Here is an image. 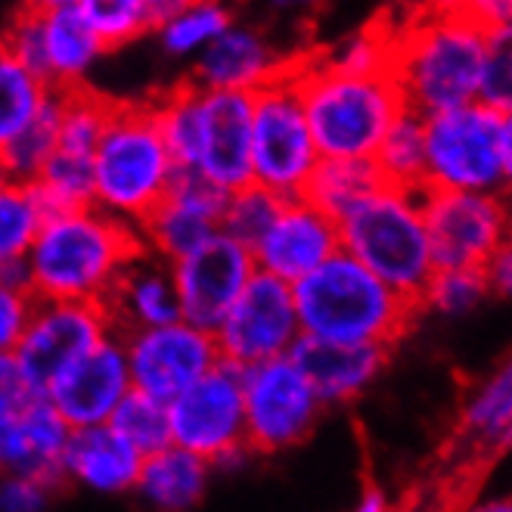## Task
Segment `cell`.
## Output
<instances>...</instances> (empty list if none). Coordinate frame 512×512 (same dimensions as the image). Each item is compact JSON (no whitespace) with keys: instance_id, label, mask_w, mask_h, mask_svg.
Listing matches in <instances>:
<instances>
[{"instance_id":"obj_1","label":"cell","mask_w":512,"mask_h":512,"mask_svg":"<svg viewBox=\"0 0 512 512\" xmlns=\"http://www.w3.org/2000/svg\"><path fill=\"white\" fill-rule=\"evenodd\" d=\"M301 336L333 345L395 348L419 317V305L382 283L348 252H333L292 283Z\"/></svg>"},{"instance_id":"obj_2","label":"cell","mask_w":512,"mask_h":512,"mask_svg":"<svg viewBox=\"0 0 512 512\" xmlns=\"http://www.w3.org/2000/svg\"><path fill=\"white\" fill-rule=\"evenodd\" d=\"M143 249L137 227L97 205L47 212L25 252L35 298L97 301L109 295L122 267Z\"/></svg>"},{"instance_id":"obj_3","label":"cell","mask_w":512,"mask_h":512,"mask_svg":"<svg viewBox=\"0 0 512 512\" xmlns=\"http://www.w3.org/2000/svg\"><path fill=\"white\" fill-rule=\"evenodd\" d=\"M292 75L320 159H373L388 125L407 109L395 72H348L295 59Z\"/></svg>"},{"instance_id":"obj_4","label":"cell","mask_w":512,"mask_h":512,"mask_svg":"<svg viewBox=\"0 0 512 512\" xmlns=\"http://www.w3.org/2000/svg\"><path fill=\"white\" fill-rule=\"evenodd\" d=\"M485 41L488 28L469 13H413L404 28H395L391 59L404 103L429 115L475 100Z\"/></svg>"},{"instance_id":"obj_5","label":"cell","mask_w":512,"mask_h":512,"mask_svg":"<svg viewBox=\"0 0 512 512\" xmlns=\"http://www.w3.org/2000/svg\"><path fill=\"white\" fill-rule=\"evenodd\" d=\"M177 165L159 131L153 103H112L94 149L90 205L137 227L168 193Z\"/></svg>"},{"instance_id":"obj_6","label":"cell","mask_w":512,"mask_h":512,"mask_svg":"<svg viewBox=\"0 0 512 512\" xmlns=\"http://www.w3.org/2000/svg\"><path fill=\"white\" fill-rule=\"evenodd\" d=\"M339 249L419 305L435 274L419 190L379 184L339 218Z\"/></svg>"},{"instance_id":"obj_7","label":"cell","mask_w":512,"mask_h":512,"mask_svg":"<svg viewBox=\"0 0 512 512\" xmlns=\"http://www.w3.org/2000/svg\"><path fill=\"white\" fill-rule=\"evenodd\" d=\"M423 190L506 193L512 180V112L478 100L423 115Z\"/></svg>"},{"instance_id":"obj_8","label":"cell","mask_w":512,"mask_h":512,"mask_svg":"<svg viewBox=\"0 0 512 512\" xmlns=\"http://www.w3.org/2000/svg\"><path fill=\"white\" fill-rule=\"evenodd\" d=\"M320 165L292 66L252 94V180L280 199L301 196Z\"/></svg>"},{"instance_id":"obj_9","label":"cell","mask_w":512,"mask_h":512,"mask_svg":"<svg viewBox=\"0 0 512 512\" xmlns=\"http://www.w3.org/2000/svg\"><path fill=\"white\" fill-rule=\"evenodd\" d=\"M171 444L187 447L212 469H233L252 450L246 444L243 370L218 357L193 385L168 401Z\"/></svg>"},{"instance_id":"obj_10","label":"cell","mask_w":512,"mask_h":512,"mask_svg":"<svg viewBox=\"0 0 512 512\" xmlns=\"http://www.w3.org/2000/svg\"><path fill=\"white\" fill-rule=\"evenodd\" d=\"M239 370H243L246 444L252 454H283L314 435L326 404L292 354L267 357Z\"/></svg>"},{"instance_id":"obj_11","label":"cell","mask_w":512,"mask_h":512,"mask_svg":"<svg viewBox=\"0 0 512 512\" xmlns=\"http://www.w3.org/2000/svg\"><path fill=\"white\" fill-rule=\"evenodd\" d=\"M435 267H481L509 243L506 193L419 190Z\"/></svg>"},{"instance_id":"obj_12","label":"cell","mask_w":512,"mask_h":512,"mask_svg":"<svg viewBox=\"0 0 512 512\" xmlns=\"http://www.w3.org/2000/svg\"><path fill=\"white\" fill-rule=\"evenodd\" d=\"M109 333L112 320L97 301L38 298L13 357L35 395H44L59 373Z\"/></svg>"},{"instance_id":"obj_13","label":"cell","mask_w":512,"mask_h":512,"mask_svg":"<svg viewBox=\"0 0 512 512\" xmlns=\"http://www.w3.org/2000/svg\"><path fill=\"white\" fill-rule=\"evenodd\" d=\"M212 336L218 354L236 367L289 354L301 336L292 283L255 270Z\"/></svg>"},{"instance_id":"obj_14","label":"cell","mask_w":512,"mask_h":512,"mask_svg":"<svg viewBox=\"0 0 512 512\" xmlns=\"http://www.w3.org/2000/svg\"><path fill=\"white\" fill-rule=\"evenodd\" d=\"M131 385L149 398L171 401L221 357L215 336L187 320L122 333Z\"/></svg>"},{"instance_id":"obj_15","label":"cell","mask_w":512,"mask_h":512,"mask_svg":"<svg viewBox=\"0 0 512 512\" xmlns=\"http://www.w3.org/2000/svg\"><path fill=\"white\" fill-rule=\"evenodd\" d=\"M255 274L252 249L227 233L208 236L202 246L171 261V277L180 298V317L215 333V326Z\"/></svg>"},{"instance_id":"obj_16","label":"cell","mask_w":512,"mask_h":512,"mask_svg":"<svg viewBox=\"0 0 512 512\" xmlns=\"http://www.w3.org/2000/svg\"><path fill=\"white\" fill-rule=\"evenodd\" d=\"M193 171L221 190L252 180V94L208 90L196 97V162Z\"/></svg>"},{"instance_id":"obj_17","label":"cell","mask_w":512,"mask_h":512,"mask_svg":"<svg viewBox=\"0 0 512 512\" xmlns=\"http://www.w3.org/2000/svg\"><path fill=\"white\" fill-rule=\"evenodd\" d=\"M224 202L227 190L199 171H177L162 202L137 224L143 249L168 264L193 252L221 230Z\"/></svg>"},{"instance_id":"obj_18","label":"cell","mask_w":512,"mask_h":512,"mask_svg":"<svg viewBox=\"0 0 512 512\" xmlns=\"http://www.w3.org/2000/svg\"><path fill=\"white\" fill-rule=\"evenodd\" d=\"M131 385L128 354L122 333L100 339L87 354H81L69 370H63L44 391L47 401L59 410L72 429L109 423L112 410L122 404Z\"/></svg>"},{"instance_id":"obj_19","label":"cell","mask_w":512,"mask_h":512,"mask_svg":"<svg viewBox=\"0 0 512 512\" xmlns=\"http://www.w3.org/2000/svg\"><path fill=\"white\" fill-rule=\"evenodd\" d=\"M339 252V221L308 196L283 199L274 221L252 246L255 270L295 283Z\"/></svg>"},{"instance_id":"obj_20","label":"cell","mask_w":512,"mask_h":512,"mask_svg":"<svg viewBox=\"0 0 512 512\" xmlns=\"http://www.w3.org/2000/svg\"><path fill=\"white\" fill-rule=\"evenodd\" d=\"M295 59L283 56L261 28L230 22L224 32L193 59V84L208 90H243L258 87L283 75Z\"/></svg>"},{"instance_id":"obj_21","label":"cell","mask_w":512,"mask_h":512,"mask_svg":"<svg viewBox=\"0 0 512 512\" xmlns=\"http://www.w3.org/2000/svg\"><path fill=\"white\" fill-rule=\"evenodd\" d=\"M72 426L47 395H35L7 423H0V469L41 478L53 488H63V457Z\"/></svg>"},{"instance_id":"obj_22","label":"cell","mask_w":512,"mask_h":512,"mask_svg":"<svg viewBox=\"0 0 512 512\" xmlns=\"http://www.w3.org/2000/svg\"><path fill=\"white\" fill-rule=\"evenodd\" d=\"M395 348L385 345H333L298 336L292 345L295 364L305 370L314 391L326 407H342L367 395L373 382L388 367V357Z\"/></svg>"},{"instance_id":"obj_23","label":"cell","mask_w":512,"mask_h":512,"mask_svg":"<svg viewBox=\"0 0 512 512\" xmlns=\"http://www.w3.org/2000/svg\"><path fill=\"white\" fill-rule=\"evenodd\" d=\"M103 308L112 320L115 333H131V329L165 326L180 317V298L174 289L171 264L159 255L140 249L115 277Z\"/></svg>"},{"instance_id":"obj_24","label":"cell","mask_w":512,"mask_h":512,"mask_svg":"<svg viewBox=\"0 0 512 512\" xmlns=\"http://www.w3.org/2000/svg\"><path fill=\"white\" fill-rule=\"evenodd\" d=\"M143 454L118 435L109 423L72 429L66 457H63V478L66 485H78L90 494L118 497L137 488Z\"/></svg>"},{"instance_id":"obj_25","label":"cell","mask_w":512,"mask_h":512,"mask_svg":"<svg viewBox=\"0 0 512 512\" xmlns=\"http://www.w3.org/2000/svg\"><path fill=\"white\" fill-rule=\"evenodd\" d=\"M109 50L81 16L78 4L41 10V78L53 90L84 87Z\"/></svg>"},{"instance_id":"obj_26","label":"cell","mask_w":512,"mask_h":512,"mask_svg":"<svg viewBox=\"0 0 512 512\" xmlns=\"http://www.w3.org/2000/svg\"><path fill=\"white\" fill-rule=\"evenodd\" d=\"M512 435V367L500 364L469 385L457 413V438L472 457H500Z\"/></svg>"},{"instance_id":"obj_27","label":"cell","mask_w":512,"mask_h":512,"mask_svg":"<svg viewBox=\"0 0 512 512\" xmlns=\"http://www.w3.org/2000/svg\"><path fill=\"white\" fill-rule=\"evenodd\" d=\"M208 481H212V463L187 447L165 444L143 457L134 491L153 509L184 512L205 500Z\"/></svg>"},{"instance_id":"obj_28","label":"cell","mask_w":512,"mask_h":512,"mask_svg":"<svg viewBox=\"0 0 512 512\" xmlns=\"http://www.w3.org/2000/svg\"><path fill=\"white\" fill-rule=\"evenodd\" d=\"M379 184L385 180L373 159H320L301 196H308L326 215L339 221L348 208L367 199Z\"/></svg>"},{"instance_id":"obj_29","label":"cell","mask_w":512,"mask_h":512,"mask_svg":"<svg viewBox=\"0 0 512 512\" xmlns=\"http://www.w3.org/2000/svg\"><path fill=\"white\" fill-rule=\"evenodd\" d=\"M233 22L224 0H190L174 13L156 19L153 32L171 59H196Z\"/></svg>"},{"instance_id":"obj_30","label":"cell","mask_w":512,"mask_h":512,"mask_svg":"<svg viewBox=\"0 0 512 512\" xmlns=\"http://www.w3.org/2000/svg\"><path fill=\"white\" fill-rule=\"evenodd\" d=\"M53 87L0 41V149L47 103Z\"/></svg>"},{"instance_id":"obj_31","label":"cell","mask_w":512,"mask_h":512,"mask_svg":"<svg viewBox=\"0 0 512 512\" xmlns=\"http://www.w3.org/2000/svg\"><path fill=\"white\" fill-rule=\"evenodd\" d=\"M373 162L385 184H398L407 190H423L426 171V140H423V115L404 109L382 134Z\"/></svg>"},{"instance_id":"obj_32","label":"cell","mask_w":512,"mask_h":512,"mask_svg":"<svg viewBox=\"0 0 512 512\" xmlns=\"http://www.w3.org/2000/svg\"><path fill=\"white\" fill-rule=\"evenodd\" d=\"M59 109H63V90H53L32 122L0 149V159H4L7 174L13 180H35L44 162L50 159L59 134Z\"/></svg>"},{"instance_id":"obj_33","label":"cell","mask_w":512,"mask_h":512,"mask_svg":"<svg viewBox=\"0 0 512 512\" xmlns=\"http://www.w3.org/2000/svg\"><path fill=\"white\" fill-rule=\"evenodd\" d=\"M47 218V208L32 180H7L0 187V264L25 258L28 246Z\"/></svg>"},{"instance_id":"obj_34","label":"cell","mask_w":512,"mask_h":512,"mask_svg":"<svg viewBox=\"0 0 512 512\" xmlns=\"http://www.w3.org/2000/svg\"><path fill=\"white\" fill-rule=\"evenodd\" d=\"M491 298L481 267H435L423 295L419 311H432L438 317H469Z\"/></svg>"},{"instance_id":"obj_35","label":"cell","mask_w":512,"mask_h":512,"mask_svg":"<svg viewBox=\"0 0 512 512\" xmlns=\"http://www.w3.org/2000/svg\"><path fill=\"white\" fill-rule=\"evenodd\" d=\"M78 10L106 50H122L156 25L143 0H78Z\"/></svg>"},{"instance_id":"obj_36","label":"cell","mask_w":512,"mask_h":512,"mask_svg":"<svg viewBox=\"0 0 512 512\" xmlns=\"http://www.w3.org/2000/svg\"><path fill=\"white\" fill-rule=\"evenodd\" d=\"M109 426L128 438L140 454H153V450L171 444V423H168V404L159 398H149L143 391L131 388L109 416Z\"/></svg>"},{"instance_id":"obj_37","label":"cell","mask_w":512,"mask_h":512,"mask_svg":"<svg viewBox=\"0 0 512 512\" xmlns=\"http://www.w3.org/2000/svg\"><path fill=\"white\" fill-rule=\"evenodd\" d=\"M280 202L283 199L277 193H270L267 187L249 180V184L227 193L224 212H221V233L233 236L236 243L252 249L270 227V221H274Z\"/></svg>"},{"instance_id":"obj_38","label":"cell","mask_w":512,"mask_h":512,"mask_svg":"<svg viewBox=\"0 0 512 512\" xmlns=\"http://www.w3.org/2000/svg\"><path fill=\"white\" fill-rule=\"evenodd\" d=\"M475 100L500 112H512V25L488 32Z\"/></svg>"},{"instance_id":"obj_39","label":"cell","mask_w":512,"mask_h":512,"mask_svg":"<svg viewBox=\"0 0 512 512\" xmlns=\"http://www.w3.org/2000/svg\"><path fill=\"white\" fill-rule=\"evenodd\" d=\"M320 59L348 72H391V59H395V28L376 25V28H367V32H357Z\"/></svg>"},{"instance_id":"obj_40","label":"cell","mask_w":512,"mask_h":512,"mask_svg":"<svg viewBox=\"0 0 512 512\" xmlns=\"http://www.w3.org/2000/svg\"><path fill=\"white\" fill-rule=\"evenodd\" d=\"M59 488L47 485L41 478L0 472V512H41L53 503Z\"/></svg>"},{"instance_id":"obj_41","label":"cell","mask_w":512,"mask_h":512,"mask_svg":"<svg viewBox=\"0 0 512 512\" xmlns=\"http://www.w3.org/2000/svg\"><path fill=\"white\" fill-rule=\"evenodd\" d=\"M35 292L19 289L10 283H0V354H13L19 345L28 317L35 311Z\"/></svg>"},{"instance_id":"obj_42","label":"cell","mask_w":512,"mask_h":512,"mask_svg":"<svg viewBox=\"0 0 512 512\" xmlns=\"http://www.w3.org/2000/svg\"><path fill=\"white\" fill-rule=\"evenodd\" d=\"M35 398L32 385L25 382L16 357L13 354H0V423H7V419L22 410L28 401Z\"/></svg>"},{"instance_id":"obj_43","label":"cell","mask_w":512,"mask_h":512,"mask_svg":"<svg viewBox=\"0 0 512 512\" xmlns=\"http://www.w3.org/2000/svg\"><path fill=\"white\" fill-rule=\"evenodd\" d=\"M481 274H485L491 295L509 298V292H512V246L506 243L503 249H497L485 264H481Z\"/></svg>"},{"instance_id":"obj_44","label":"cell","mask_w":512,"mask_h":512,"mask_svg":"<svg viewBox=\"0 0 512 512\" xmlns=\"http://www.w3.org/2000/svg\"><path fill=\"white\" fill-rule=\"evenodd\" d=\"M481 28H503L512 25V0H469L466 10Z\"/></svg>"},{"instance_id":"obj_45","label":"cell","mask_w":512,"mask_h":512,"mask_svg":"<svg viewBox=\"0 0 512 512\" xmlns=\"http://www.w3.org/2000/svg\"><path fill=\"white\" fill-rule=\"evenodd\" d=\"M413 13H463L469 0H410Z\"/></svg>"},{"instance_id":"obj_46","label":"cell","mask_w":512,"mask_h":512,"mask_svg":"<svg viewBox=\"0 0 512 512\" xmlns=\"http://www.w3.org/2000/svg\"><path fill=\"white\" fill-rule=\"evenodd\" d=\"M388 506H391V503H388V494H385L379 485H367L364 494H360V503H357L360 512H382V509H388Z\"/></svg>"},{"instance_id":"obj_47","label":"cell","mask_w":512,"mask_h":512,"mask_svg":"<svg viewBox=\"0 0 512 512\" xmlns=\"http://www.w3.org/2000/svg\"><path fill=\"white\" fill-rule=\"evenodd\" d=\"M320 4H323V0H267V7L283 13V16H301V13L320 7Z\"/></svg>"},{"instance_id":"obj_48","label":"cell","mask_w":512,"mask_h":512,"mask_svg":"<svg viewBox=\"0 0 512 512\" xmlns=\"http://www.w3.org/2000/svg\"><path fill=\"white\" fill-rule=\"evenodd\" d=\"M143 4L149 7V13H153L156 19H162V16H168V13H174L177 7L190 4V0H143Z\"/></svg>"},{"instance_id":"obj_49","label":"cell","mask_w":512,"mask_h":512,"mask_svg":"<svg viewBox=\"0 0 512 512\" xmlns=\"http://www.w3.org/2000/svg\"><path fill=\"white\" fill-rule=\"evenodd\" d=\"M32 7L38 10H50V7H69V4H78V0H28Z\"/></svg>"},{"instance_id":"obj_50","label":"cell","mask_w":512,"mask_h":512,"mask_svg":"<svg viewBox=\"0 0 512 512\" xmlns=\"http://www.w3.org/2000/svg\"><path fill=\"white\" fill-rule=\"evenodd\" d=\"M10 180V174H7V165H4V159H0V187H4Z\"/></svg>"},{"instance_id":"obj_51","label":"cell","mask_w":512,"mask_h":512,"mask_svg":"<svg viewBox=\"0 0 512 512\" xmlns=\"http://www.w3.org/2000/svg\"><path fill=\"white\" fill-rule=\"evenodd\" d=\"M0 472H4V469H0Z\"/></svg>"}]
</instances>
